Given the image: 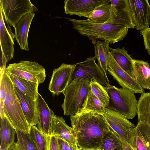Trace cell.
<instances>
[{"instance_id":"obj_38","label":"cell","mask_w":150,"mask_h":150,"mask_svg":"<svg viewBox=\"0 0 150 150\" xmlns=\"http://www.w3.org/2000/svg\"><path fill=\"white\" fill-rule=\"evenodd\" d=\"M16 142V150H26L22 141L18 137Z\"/></svg>"},{"instance_id":"obj_23","label":"cell","mask_w":150,"mask_h":150,"mask_svg":"<svg viewBox=\"0 0 150 150\" xmlns=\"http://www.w3.org/2000/svg\"><path fill=\"white\" fill-rule=\"evenodd\" d=\"M16 129L7 119L3 116L0 117V150H8L15 143Z\"/></svg>"},{"instance_id":"obj_36","label":"cell","mask_w":150,"mask_h":150,"mask_svg":"<svg viewBox=\"0 0 150 150\" xmlns=\"http://www.w3.org/2000/svg\"><path fill=\"white\" fill-rule=\"evenodd\" d=\"M47 150H59L57 138L53 136H49Z\"/></svg>"},{"instance_id":"obj_41","label":"cell","mask_w":150,"mask_h":150,"mask_svg":"<svg viewBox=\"0 0 150 150\" xmlns=\"http://www.w3.org/2000/svg\"><path fill=\"white\" fill-rule=\"evenodd\" d=\"M147 52L150 56V50H148Z\"/></svg>"},{"instance_id":"obj_32","label":"cell","mask_w":150,"mask_h":150,"mask_svg":"<svg viewBox=\"0 0 150 150\" xmlns=\"http://www.w3.org/2000/svg\"><path fill=\"white\" fill-rule=\"evenodd\" d=\"M16 130L17 137L22 141L26 150H39L29 134H26L16 129Z\"/></svg>"},{"instance_id":"obj_34","label":"cell","mask_w":150,"mask_h":150,"mask_svg":"<svg viewBox=\"0 0 150 150\" xmlns=\"http://www.w3.org/2000/svg\"><path fill=\"white\" fill-rule=\"evenodd\" d=\"M140 33L143 38L146 50H150V28L149 27L141 30Z\"/></svg>"},{"instance_id":"obj_5","label":"cell","mask_w":150,"mask_h":150,"mask_svg":"<svg viewBox=\"0 0 150 150\" xmlns=\"http://www.w3.org/2000/svg\"><path fill=\"white\" fill-rule=\"evenodd\" d=\"M105 88L110 97L109 105L106 108L119 113L128 119L134 118L137 114L138 104L135 93L127 89L119 88L108 83Z\"/></svg>"},{"instance_id":"obj_3","label":"cell","mask_w":150,"mask_h":150,"mask_svg":"<svg viewBox=\"0 0 150 150\" xmlns=\"http://www.w3.org/2000/svg\"><path fill=\"white\" fill-rule=\"evenodd\" d=\"M4 77L6 96L4 105V115L17 130L29 134L31 126L27 121L17 95L14 83L5 70Z\"/></svg>"},{"instance_id":"obj_10","label":"cell","mask_w":150,"mask_h":150,"mask_svg":"<svg viewBox=\"0 0 150 150\" xmlns=\"http://www.w3.org/2000/svg\"><path fill=\"white\" fill-rule=\"evenodd\" d=\"M101 114L109 127L122 140L128 143L129 133L135 127V125L122 115L106 108Z\"/></svg>"},{"instance_id":"obj_37","label":"cell","mask_w":150,"mask_h":150,"mask_svg":"<svg viewBox=\"0 0 150 150\" xmlns=\"http://www.w3.org/2000/svg\"><path fill=\"white\" fill-rule=\"evenodd\" d=\"M0 72H3L6 69V63L7 62L3 54L0 52Z\"/></svg>"},{"instance_id":"obj_6","label":"cell","mask_w":150,"mask_h":150,"mask_svg":"<svg viewBox=\"0 0 150 150\" xmlns=\"http://www.w3.org/2000/svg\"><path fill=\"white\" fill-rule=\"evenodd\" d=\"M6 70L10 74L39 83L43 82L46 78L45 68L35 62L22 60L9 64Z\"/></svg>"},{"instance_id":"obj_30","label":"cell","mask_w":150,"mask_h":150,"mask_svg":"<svg viewBox=\"0 0 150 150\" xmlns=\"http://www.w3.org/2000/svg\"><path fill=\"white\" fill-rule=\"evenodd\" d=\"M30 137L39 150H47L49 136L41 132L35 126L32 125L30 133Z\"/></svg>"},{"instance_id":"obj_25","label":"cell","mask_w":150,"mask_h":150,"mask_svg":"<svg viewBox=\"0 0 150 150\" xmlns=\"http://www.w3.org/2000/svg\"><path fill=\"white\" fill-rule=\"evenodd\" d=\"M14 83L22 92L33 101L37 100L38 96V82H34L9 74Z\"/></svg>"},{"instance_id":"obj_21","label":"cell","mask_w":150,"mask_h":150,"mask_svg":"<svg viewBox=\"0 0 150 150\" xmlns=\"http://www.w3.org/2000/svg\"><path fill=\"white\" fill-rule=\"evenodd\" d=\"M110 43L104 41L98 40L93 44L95 56L98 64L103 72L107 81L109 83L107 72L110 62Z\"/></svg>"},{"instance_id":"obj_7","label":"cell","mask_w":150,"mask_h":150,"mask_svg":"<svg viewBox=\"0 0 150 150\" xmlns=\"http://www.w3.org/2000/svg\"><path fill=\"white\" fill-rule=\"evenodd\" d=\"M0 6L5 21L14 28L23 16L38 10L29 0H0Z\"/></svg>"},{"instance_id":"obj_18","label":"cell","mask_w":150,"mask_h":150,"mask_svg":"<svg viewBox=\"0 0 150 150\" xmlns=\"http://www.w3.org/2000/svg\"><path fill=\"white\" fill-rule=\"evenodd\" d=\"M17 95L26 120L31 126L39 122V112L37 100L33 101L20 91L14 83Z\"/></svg>"},{"instance_id":"obj_19","label":"cell","mask_w":150,"mask_h":150,"mask_svg":"<svg viewBox=\"0 0 150 150\" xmlns=\"http://www.w3.org/2000/svg\"><path fill=\"white\" fill-rule=\"evenodd\" d=\"M35 15L34 12H29L23 16L14 27L15 38L22 50H29L28 36L32 21Z\"/></svg>"},{"instance_id":"obj_11","label":"cell","mask_w":150,"mask_h":150,"mask_svg":"<svg viewBox=\"0 0 150 150\" xmlns=\"http://www.w3.org/2000/svg\"><path fill=\"white\" fill-rule=\"evenodd\" d=\"M111 16L106 23L119 25L134 28L128 0H110Z\"/></svg>"},{"instance_id":"obj_8","label":"cell","mask_w":150,"mask_h":150,"mask_svg":"<svg viewBox=\"0 0 150 150\" xmlns=\"http://www.w3.org/2000/svg\"><path fill=\"white\" fill-rule=\"evenodd\" d=\"M96 59L95 56L89 57L76 64L70 83L78 79H93L105 86L108 83Z\"/></svg>"},{"instance_id":"obj_29","label":"cell","mask_w":150,"mask_h":150,"mask_svg":"<svg viewBox=\"0 0 150 150\" xmlns=\"http://www.w3.org/2000/svg\"><path fill=\"white\" fill-rule=\"evenodd\" d=\"M105 108L101 102L91 90L89 92L83 108L79 114L88 112H93L101 114L104 112Z\"/></svg>"},{"instance_id":"obj_24","label":"cell","mask_w":150,"mask_h":150,"mask_svg":"<svg viewBox=\"0 0 150 150\" xmlns=\"http://www.w3.org/2000/svg\"><path fill=\"white\" fill-rule=\"evenodd\" d=\"M135 79L144 89L150 90V66L147 62L134 59Z\"/></svg>"},{"instance_id":"obj_15","label":"cell","mask_w":150,"mask_h":150,"mask_svg":"<svg viewBox=\"0 0 150 150\" xmlns=\"http://www.w3.org/2000/svg\"><path fill=\"white\" fill-rule=\"evenodd\" d=\"M128 144L134 150H150V125L138 122L129 133Z\"/></svg>"},{"instance_id":"obj_13","label":"cell","mask_w":150,"mask_h":150,"mask_svg":"<svg viewBox=\"0 0 150 150\" xmlns=\"http://www.w3.org/2000/svg\"><path fill=\"white\" fill-rule=\"evenodd\" d=\"M135 28L142 30L150 25V4L148 0H128Z\"/></svg>"},{"instance_id":"obj_42","label":"cell","mask_w":150,"mask_h":150,"mask_svg":"<svg viewBox=\"0 0 150 150\" xmlns=\"http://www.w3.org/2000/svg\"><path fill=\"white\" fill-rule=\"evenodd\" d=\"M100 150L99 149H96V150Z\"/></svg>"},{"instance_id":"obj_16","label":"cell","mask_w":150,"mask_h":150,"mask_svg":"<svg viewBox=\"0 0 150 150\" xmlns=\"http://www.w3.org/2000/svg\"><path fill=\"white\" fill-rule=\"evenodd\" d=\"M49 136L62 139L70 144L74 148L79 149L75 134L72 127L68 126L63 117L54 115L50 128Z\"/></svg>"},{"instance_id":"obj_12","label":"cell","mask_w":150,"mask_h":150,"mask_svg":"<svg viewBox=\"0 0 150 150\" xmlns=\"http://www.w3.org/2000/svg\"><path fill=\"white\" fill-rule=\"evenodd\" d=\"M110 2V0H66L64 1V12L88 18L100 6Z\"/></svg>"},{"instance_id":"obj_2","label":"cell","mask_w":150,"mask_h":150,"mask_svg":"<svg viewBox=\"0 0 150 150\" xmlns=\"http://www.w3.org/2000/svg\"><path fill=\"white\" fill-rule=\"evenodd\" d=\"M73 28L80 35L88 37L94 44L100 40L110 44L123 40L127 35L129 28L109 23L96 24L87 19L78 20L69 18Z\"/></svg>"},{"instance_id":"obj_33","label":"cell","mask_w":150,"mask_h":150,"mask_svg":"<svg viewBox=\"0 0 150 150\" xmlns=\"http://www.w3.org/2000/svg\"><path fill=\"white\" fill-rule=\"evenodd\" d=\"M6 96V86L4 77L2 73H0V117L4 115V105Z\"/></svg>"},{"instance_id":"obj_20","label":"cell","mask_w":150,"mask_h":150,"mask_svg":"<svg viewBox=\"0 0 150 150\" xmlns=\"http://www.w3.org/2000/svg\"><path fill=\"white\" fill-rule=\"evenodd\" d=\"M37 100L39 115V122L37 127L41 132L49 136L50 128L54 113L39 93Z\"/></svg>"},{"instance_id":"obj_39","label":"cell","mask_w":150,"mask_h":150,"mask_svg":"<svg viewBox=\"0 0 150 150\" xmlns=\"http://www.w3.org/2000/svg\"><path fill=\"white\" fill-rule=\"evenodd\" d=\"M121 140L123 146L124 150H134L128 144L122 139Z\"/></svg>"},{"instance_id":"obj_26","label":"cell","mask_w":150,"mask_h":150,"mask_svg":"<svg viewBox=\"0 0 150 150\" xmlns=\"http://www.w3.org/2000/svg\"><path fill=\"white\" fill-rule=\"evenodd\" d=\"M137 115L138 122L150 125V92L141 94L138 101Z\"/></svg>"},{"instance_id":"obj_4","label":"cell","mask_w":150,"mask_h":150,"mask_svg":"<svg viewBox=\"0 0 150 150\" xmlns=\"http://www.w3.org/2000/svg\"><path fill=\"white\" fill-rule=\"evenodd\" d=\"M90 81L81 79L69 83L63 93L64 98L61 107L64 115L74 116L81 112L91 90Z\"/></svg>"},{"instance_id":"obj_27","label":"cell","mask_w":150,"mask_h":150,"mask_svg":"<svg viewBox=\"0 0 150 150\" xmlns=\"http://www.w3.org/2000/svg\"><path fill=\"white\" fill-rule=\"evenodd\" d=\"M110 130L104 137L100 150H124L121 139L110 127Z\"/></svg>"},{"instance_id":"obj_40","label":"cell","mask_w":150,"mask_h":150,"mask_svg":"<svg viewBox=\"0 0 150 150\" xmlns=\"http://www.w3.org/2000/svg\"><path fill=\"white\" fill-rule=\"evenodd\" d=\"M8 150H16V143H14L8 148Z\"/></svg>"},{"instance_id":"obj_14","label":"cell","mask_w":150,"mask_h":150,"mask_svg":"<svg viewBox=\"0 0 150 150\" xmlns=\"http://www.w3.org/2000/svg\"><path fill=\"white\" fill-rule=\"evenodd\" d=\"M108 71L122 88L129 89L134 93H144V89L136 79L131 77L118 65L111 54L110 62Z\"/></svg>"},{"instance_id":"obj_35","label":"cell","mask_w":150,"mask_h":150,"mask_svg":"<svg viewBox=\"0 0 150 150\" xmlns=\"http://www.w3.org/2000/svg\"><path fill=\"white\" fill-rule=\"evenodd\" d=\"M56 138L59 150H81L76 149L68 142L62 139Z\"/></svg>"},{"instance_id":"obj_1","label":"cell","mask_w":150,"mask_h":150,"mask_svg":"<svg viewBox=\"0 0 150 150\" xmlns=\"http://www.w3.org/2000/svg\"><path fill=\"white\" fill-rule=\"evenodd\" d=\"M70 117L79 149H99L104 137L110 130L103 115L88 112Z\"/></svg>"},{"instance_id":"obj_22","label":"cell","mask_w":150,"mask_h":150,"mask_svg":"<svg viewBox=\"0 0 150 150\" xmlns=\"http://www.w3.org/2000/svg\"><path fill=\"white\" fill-rule=\"evenodd\" d=\"M110 53L118 65L131 77L135 79L134 60L125 47L116 49L110 47Z\"/></svg>"},{"instance_id":"obj_31","label":"cell","mask_w":150,"mask_h":150,"mask_svg":"<svg viewBox=\"0 0 150 150\" xmlns=\"http://www.w3.org/2000/svg\"><path fill=\"white\" fill-rule=\"evenodd\" d=\"M90 85L92 92L106 108L109 105L110 97L105 86L93 79L91 80Z\"/></svg>"},{"instance_id":"obj_17","label":"cell","mask_w":150,"mask_h":150,"mask_svg":"<svg viewBox=\"0 0 150 150\" xmlns=\"http://www.w3.org/2000/svg\"><path fill=\"white\" fill-rule=\"evenodd\" d=\"M0 42L1 51L8 62L14 56V43L13 39L15 35L8 23L6 25L1 7L0 6Z\"/></svg>"},{"instance_id":"obj_28","label":"cell","mask_w":150,"mask_h":150,"mask_svg":"<svg viewBox=\"0 0 150 150\" xmlns=\"http://www.w3.org/2000/svg\"><path fill=\"white\" fill-rule=\"evenodd\" d=\"M111 7L109 3L101 5L93 11L87 20L96 24L106 23L110 18Z\"/></svg>"},{"instance_id":"obj_9","label":"cell","mask_w":150,"mask_h":150,"mask_svg":"<svg viewBox=\"0 0 150 150\" xmlns=\"http://www.w3.org/2000/svg\"><path fill=\"white\" fill-rule=\"evenodd\" d=\"M75 66V64L63 63L53 70L48 87L53 96L64 93L70 83Z\"/></svg>"}]
</instances>
